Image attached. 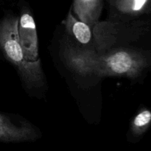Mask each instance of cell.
<instances>
[{
    "instance_id": "6da1fadb",
    "label": "cell",
    "mask_w": 151,
    "mask_h": 151,
    "mask_svg": "<svg viewBox=\"0 0 151 151\" xmlns=\"http://www.w3.org/2000/svg\"><path fill=\"white\" fill-rule=\"evenodd\" d=\"M18 26L19 19L16 17H7L0 22V47L6 58L17 68L27 86H41L44 84L41 63L25 59L19 41Z\"/></svg>"
},
{
    "instance_id": "7a4b0ae2",
    "label": "cell",
    "mask_w": 151,
    "mask_h": 151,
    "mask_svg": "<svg viewBox=\"0 0 151 151\" xmlns=\"http://www.w3.org/2000/svg\"><path fill=\"white\" fill-rule=\"evenodd\" d=\"M142 66L139 57L131 52L119 50L97 58L94 74L98 76H134Z\"/></svg>"
},
{
    "instance_id": "3957f363",
    "label": "cell",
    "mask_w": 151,
    "mask_h": 151,
    "mask_svg": "<svg viewBox=\"0 0 151 151\" xmlns=\"http://www.w3.org/2000/svg\"><path fill=\"white\" fill-rule=\"evenodd\" d=\"M19 41L25 59L29 62L41 63L38 57V41L35 21L29 13H24L19 19Z\"/></svg>"
},
{
    "instance_id": "277c9868",
    "label": "cell",
    "mask_w": 151,
    "mask_h": 151,
    "mask_svg": "<svg viewBox=\"0 0 151 151\" xmlns=\"http://www.w3.org/2000/svg\"><path fill=\"white\" fill-rule=\"evenodd\" d=\"M38 137L36 131L28 123L19 125L0 114V141L4 142H24L34 141Z\"/></svg>"
},
{
    "instance_id": "5b68a950",
    "label": "cell",
    "mask_w": 151,
    "mask_h": 151,
    "mask_svg": "<svg viewBox=\"0 0 151 151\" xmlns=\"http://www.w3.org/2000/svg\"><path fill=\"white\" fill-rule=\"evenodd\" d=\"M68 66L77 73L82 75L94 74L97 55L88 50H80L68 47L64 52Z\"/></svg>"
},
{
    "instance_id": "8992f818",
    "label": "cell",
    "mask_w": 151,
    "mask_h": 151,
    "mask_svg": "<svg viewBox=\"0 0 151 151\" xmlns=\"http://www.w3.org/2000/svg\"><path fill=\"white\" fill-rule=\"evenodd\" d=\"M74 10L81 22L92 24L100 15V0H75Z\"/></svg>"
},
{
    "instance_id": "52a82bcc",
    "label": "cell",
    "mask_w": 151,
    "mask_h": 151,
    "mask_svg": "<svg viewBox=\"0 0 151 151\" xmlns=\"http://www.w3.org/2000/svg\"><path fill=\"white\" fill-rule=\"evenodd\" d=\"M66 26L68 31L81 44H88L91 41V31L88 24L75 19L71 12L68 15Z\"/></svg>"
},
{
    "instance_id": "ba28073f",
    "label": "cell",
    "mask_w": 151,
    "mask_h": 151,
    "mask_svg": "<svg viewBox=\"0 0 151 151\" xmlns=\"http://www.w3.org/2000/svg\"><path fill=\"white\" fill-rule=\"evenodd\" d=\"M151 122V112L145 110L140 112L134 119L132 123V131L136 135L143 134Z\"/></svg>"
},
{
    "instance_id": "9c48e42d",
    "label": "cell",
    "mask_w": 151,
    "mask_h": 151,
    "mask_svg": "<svg viewBox=\"0 0 151 151\" xmlns=\"http://www.w3.org/2000/svg\"><path fill=\"white\" fill-rule=\"evenodd\" d=\"M147 0H118V9L123 12H138L142 9Z\"/></svg>"
}]
</instances>
